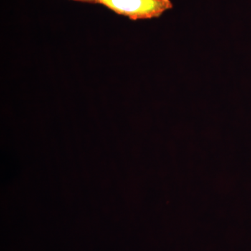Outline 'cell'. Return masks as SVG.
Instances as JSON below:
<instances>
[{
	"label": "cell",
	"instance_id": "6da1fadb",
	"mask_svg": "<svg viewBox=\"0 0 251 251\" xmlns=\"http://www.w3.org/2000/svg\"><path fill=\"white\" fill-rule=\"evenodd\" d=\"M97 4L132 21L159 18L173 8L171 0H97Z\"/></svg>",
	"mask_w": 251,
	"mask_h": 251
},
{
	"label": "cell",
	"instance_id": "7a4b0ae2",
	"mask_svg": "<svg viewBox=\"0 0 251 251\" xmlns=\"http://www.w3.org/2000/svg\"><path fill=\"white\" fill-rule=\"evenodd\" d=\"M79 2L88 3V4H97V0H73Z\"/></svg>",
	"mask_w": 251,
	"mask_h": 251
}]
</instances>
